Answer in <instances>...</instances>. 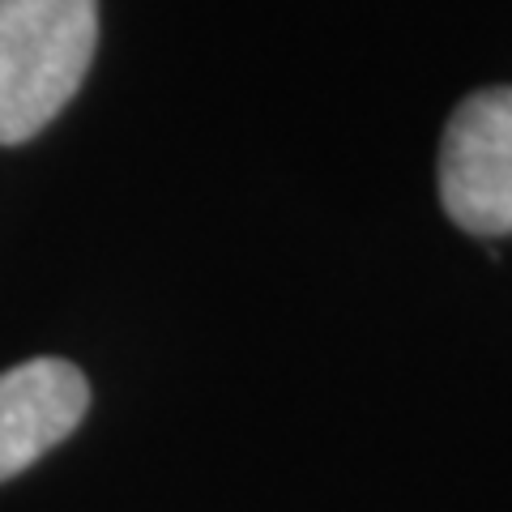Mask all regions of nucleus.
<instances>
[{"mask_svg":"<svg viewBox=\"0 0 512 512\" xmlns=\"http://www.w3.org/2000/svg\"><path fill=\"white\" fill-rule=\"evenodd\" d=\"M99 0H0V146L52 124L86 82Z\"/></svg>","mask_w":512,"mask_h":512,"instance_id":"1","label":"nucleus"},{"mask_svg":"<svg viewBox=\"0 0 512 512\" xmlns=\"http://www.w3.org/2000/svg\"><path fill=\"white\" fill-rule=\"evenodd\" d=\"M440 201L461 231L512 235V86L461 99L440 141Z\"/></svg>","mask_w":512,"mask_h":512,"instance_id":"2","label":"nucleus"},{"mask_svg":"<svg viewBox=\"0 0 512 512\" xmlns=\"http://www.w3.org/2000/svg\"><path fill=\"white\" fill-rule=\"evenodd\" d=\"M90 384L64 359H30L0 372V483L69 436L86 419Z\"/></svg>","mask_w":512,"mask_h":512,"instance_id":"3","label":"nucleus"}]
</instances>
